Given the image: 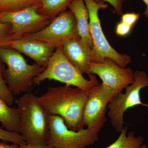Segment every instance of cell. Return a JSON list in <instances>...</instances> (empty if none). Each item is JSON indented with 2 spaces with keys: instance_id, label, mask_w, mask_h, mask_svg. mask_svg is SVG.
<instances>
[{
  "instance_id": "1",
  "label": "cell",
  "mask_w": 148,
  "mask_h": 148,
  "mask_svg": "<svg viewBox=\"0 0 148 148\" xmlns=\"http://www.w3.org/2000/svg\"><path fill=\"white\" fill-rule=\"evenodd\" d=\"M89 92L66 85L49 87L38 98L49 116L61 117L69 129L78 131L84 127L83 112Z\"/></svg>"
},
{
  "instance_id": "2",
  "label": "cell",
  "mask_w": 148,
  "mask_h": 148,
  "mask_svg": "<svg viewBox=\"0 0 148 148\" xmlns=\"http://www.w3.org/2000/svg\"><path fill=\"white\" fill-rule=\"evenodd\" d=\"M16 104L19 117L18 133L29 145H47L49 115L38 97L33 92H26Z\"/></svg>"
},
{
  "instance_id": "3",
  "label": "cell",
  "mask_w": 148,
  "mask_h": 148,
  "mask_svg": "<svg viewBox=\"0 0 148 148\" xmlns=\"http://www.w3.org/2000/svg\"><path fill=\"white\" fill-rule=\"evenodd\" d=\"M0 59L7 66L5 79L14 95L30 92L35 78L45 68L36 64H28L20 53L10 48H0Z\"/></svg>"
},
{
  "instance_id": "4",
  "label": "cell",
  "mask_w": 148,
  "mask_h": 148,
  "mask_svg": "<svg viewBox=\"0 0 148 148\" xmlns=\"http://www.w3.org/2000/svg\"><path fill=\"white\" fill-rule=\"evenodd\" d=\"M89 77V80L85 78L66 58L61 48H56L45 69L34 82L35 84H39L45 80H54L89 92L99 84L95 75L91 74Z\"/></svg>"
},
{
  "instance_id": "5",
  "label": "cell",
  "mask_w": 148,
  "mask_h": 148,
  "mask_svg": "<svg viewBox=\"0 0 148 148\" xmlns=\"http://www.w3.org/2000/svg\"><path fill=\"white\" fill-rule=\"evenodd\" d=\"M84 1L89 13V29L93 42L92 63H100L105 58H109L121 67L126 68L132 61L131 57L127 54H121L112 47L101 27L98 11L101 9L108 8V4L104 2H95L93 0H84Z\"/></svg>"
},
{
  "instance_id": "6",
  "label": "cell",
  "mask_w": 148,
  "mask_h": 148,
  "mask_svg": "<svg viewBox=\"0 0 148 148\" xmlns=\"http://www.w3.org/2000/svg\"><path fill=\"white\" fill-rule=\"evenodd\" d=\"M147 87L148 76L145 72L136 71L134 73V81L125 88V92L118 93L109 103L108 115L117 132L120 133L124 127L123 116L128 109L139 106L148 107L142 102L140 96L141 90Z\"/></svg>"
},
{
  "instance_id": "7",
  "label": "cell",
  "mask_w": 148,
  "mask_h": 148,
  "mask_svg": "<svg viewBox=\"0 0 148 148\" xmlns=\"http://www.w3.org/2000/svg\"><path fill=\"white\" fill-rule=\"evenodd\" d=\"M99 140L98 133L87 128L78 131L71 130L64 119L49 116L47 144L55 148H86Z\"/></svg>"
},
{
  "instance_id": "8",
  "label": "cell",
  "mask_w": 148,
  "mask_h": 148,
  "mask_svg": "<svg viewBox=\"0 0 148 148\" xmlns=\"http://www.w3.org/2000/svg\"><path fill=\"white\" fill-rule=\"evenodd\" d=\"M22 38L38 40L47 43L55 48L62 47L67 41L80 38L75 17L70 10L58 14L42 31L23 35Z\"/></svg>"
},
{
  "instance_id": "9",
  "label": "cell",
  "mask_w": 148,
  "mask_h": 148,
  "mask_svg": "<svg viewBox=\"0 0 148 148\" xmlns=\"http://www.w3.org/2000/svg\"><path fill=\"white\" fill-rule=\"evenodd\" d=\"M38 8L31 7L21 10L0 12V21L11 25V40L25 34H34L47 27L51 20L38 12Z\"/></svg>"
},
{
  "instance_id": "10",
  "label": "cell",
  "mask_w": 148,
  "mask_h": 148,
  "mask_svg": "<svg viewBox=\"0 0 148 148\" xmlns=\"http://www.w3.org/2000/svg\"><path fill=\"white\" fill-rule=\"evenodd\" d=\"M116 95L102 83L90 90L83 112L84 126L99 133L107 121V108Z\"/></svg>"
},
{
  "instance_id": "11",
  "label": "cell",
  "mask_w": 148,
  "mask_h": 148,
  "mask_svg": "<svg viewBox=\"0 0 148 148\" xmlns=\"http://www.w3.org/2000/svg\"><path fill=\"white\" fill-rule=\"evenodd\" d=\"M90 72L91 74L100 77L102 84L116 95L134 81V72L132 69L122 68L109 58L100 63H91Z\"/></svg>"
},
{
  "instance_id": "12",
  "label": "cell",
  "mask_w": 148,
  "mask_h": 148,
  "mask_svg": "<svg viewBox=\"0 0 148 148\" xmlns=\"http://www.w3.org/2000/svg\"><path fill=\"white\" fill-rule=\"evenodd\" d=\"M62 51L66 58L82 75H91L90 66L93 62L92 49L80 38L67 41L62 46Z\"/></svg>"
},
{
  "instance_id": "13",
  "label": "cell",
  "mask_w": 148,
  "mask_h": 148,
  "mask_svg": "<svg viewBox=\"0 0 148 148\" xmlns=\"http://www.w3.org/2000/svg\"><path fill=\"white\" fill-rule=\"evenodd\" d=\"M7 47L24 53L32 58L36 64L45 67L56 49L47 43L24 38L11 40Z\"/></svg>"
},
{
  "instance_id": "14",
  "label": "cell",
  "mask_w": 148,
  "mask_h": 148,
  "mask_svg": "<svg viewBox=\"0 0 148 148\" xmlns=\"http://www.w3.org/2000/svg\"><path fill=\"white\" fill-rule=\"evenodd\" d=\"M68 8L75 17L80 38L92 49L93 42L89 29V13L84 0H73Z\"/></svg>"
},
{
  "instance_id": "15",
  "label": "cell",
  "mask_w": 148,
  "mask_h": 148,
  "mask_svg": "<svg viewBox=\"0 0 148 148\" xmlns=\"http://www.w3.org/2000/svg\"><path fill=\"white\" fill-rule=\"evenodd\" d=\"M0 122L3 127L10 132H18L19 117L18 110L10 108L0 98Z\"/></svg>"
},
{
  "instance_id": "16",
  "label": "cell",
  "mask_w": 148,
  "mask_h": 148,
  "mask_svg": "<svg viewBox=\"0 0 148 148\" xmlns=\"http://www.w3.org/2000/svg\"><path fill=\"white\" fill-rule=\"evenodd\" d=\"M127 126H124L117 140L106 148H140L144 143L143 136L135 137L134 131L127 134Z\"/></svg>"
},
{
  "instance_id": "17",
  "label": "cell",
  "mask_w": 148,
  "mask_h": 148,
  "mask_svg": "<svg viewBox=\"0 0 148 148\" xmlns=\"http://www.w3.org/2000/svg\"><path fill=\"white\" fill-rule=\"evenodd\" d=\"M73 0H41L38 12L49 17L51 20L61 12L67 10Z\"/></svg>"
},
{
  "instance_id": "18",
  "label": "cell",
  "mask_w": 148,
  "mask_h": 148,
  "mask_svg": "<svg viewBox=\"0 0 148 148\" xmlns=\"http://www.w3.org/2000/svg\"><path fill=\"white\" fill-rule=\"evenodd\" d=\"M41 0H0V12L16 11L31 7L40 8Z\"/></svg>"
},
{
  "instance_id": "19",
  "label": "cell",
  "mask_w": 148,
  "mask_h": 148,
  "mask_svg": "<svg viewBox=\"0 0 148 148\" xmlns=\"http://www.w3.org/2000/svg\"><path fill=\"white\" fill-rule=\"evenodd\" d=\"M4 73L2 67L0 64V98L9 106H10L14 102V95L8 86L5 79Z\"/></svg>"
},
{
  "instance_id": "20",
  "label": "cell",
  "mask_w": 148,
  "mask_h": 148,
  "mask_svg": "<svg viewBox=\"0 0 148 148\" xmlns=\"http://www.w3.org/2000/svg\"><path fill=\"white\" fill-rule=\"evenodd\" d=\"M0 140L10 142L19 145L27 144L23 137L18 132H10L0 127Z\"/></svg>"
},
{
  "instance_id": "21",
  "label": "cell",
  "mask_w": 148,
  "mask_h": 148,
  "mask_svg": "<svg viewBox=\"0 0 148 148\" xmlns=\"http://www.w3.org/2000/svg\"><path fill=\"white\" fill-rule=\"evenodd\" d=\"M11 28L10 24L0 21V48L8 46L11 41Z\"/></svg>"
},
{
  "instance_id": "22",
  "label": "cell",
  "mask_w": 148,
  "mask_h": 148,
  "mask_svg": "<svg viewBox=\"0 0 148 148\" xmlns=\"http://www.w3.org/2000/svg\"><path fill=\"white\" fill-rule=\"evenodd\" d=\"M140 16V14L129 12L121 15V21L133 27L138 21Z\"/></svg>"
},
{
  "instance_id": "23",
  "label": "cell",
  "mask_w": 148,
  "mask_h": 148,
  "mask_svg": "<svg viewBox=\"0 0 148 148\" xmlns=\"http://www.w3.org/2000/svg\"><path fill=\"white\" fill-rule=\"evenodd\" d=\"M132 27L121 21L116 27V34L119 36L124 37L129 34Z\"/></svg>"
},
{
  "instance_id": "24",
  "label": "cell",
  "mask_w": 148,
  "mask_h": 148,
  "mask_svg": "<svg viewBox=\"0 0 148 148\" xmlns=\"http://www.w3.org/2000/svg\"><path fill=\"white\" fill-rule=\"evenodd\" d=\"M94 1L107 2L109 3L114 9L117 14L122 15L123 14V4L126 0H93Z\"/></svg>"
},
{
  "instance_id": "25",
  "label": "cell",
  "mask_w": 148,
  "mask_h": 148,
  "mask_svg": "<svg viewBox=\"0 0 148 148\" xmlns=\"http://www.w3.org/2000/svg\"><path fill=\"white\" fill-rule=\"evenodd\" d=\"M20 148H55L52 146L47 145L40 146H32L29 145L27 144L21 145L20 146Z\"/></svg>"
},
{
  "instance_id": "26",
  "label": "cell",
  "mask_w": 148,
  "mask_h": 148,
  "mask_svg": "<svg viewBox=\"0 0 148 148\" xmlns=\"http://www.w3.org/2000/svg\"><path fill=\"white\" fill-rule=\"evenodd\" d=\"M0 148H20V145L17 144H13L9 145L5 143H0Z\"/></svg>"
},
{
  "instance_id": "27",
  "label": "cell",
  "mask_w": 148,
  "mask_h": 148,
  "mask_svg": "<svg viewBox=\"0 0 148 148\" xmlns=\"http://www.w3.org/2000/svg\"><path fill=\"white\" fill-rule=\"evenodd\" d=\"M143 1L145 3L146 6H147L146 10L143 13V14L147 18H148V0H143Z\"/></svg>"
},
{
  "instance_id": "28",
  "label": "cell",
  "mask_w": 148,
  "mask_h": 148,
  "mask_svg": "<svg viewBox=\"0 0 148 148\" xmlns=\"http://www.w3.org/2000/svg\"><path fill=\"white\" fill-rule=\"evenodd\" d=\"M140 148H147V146H146V145H143L141 146Z\"/></svg>"
}]
</instances>
